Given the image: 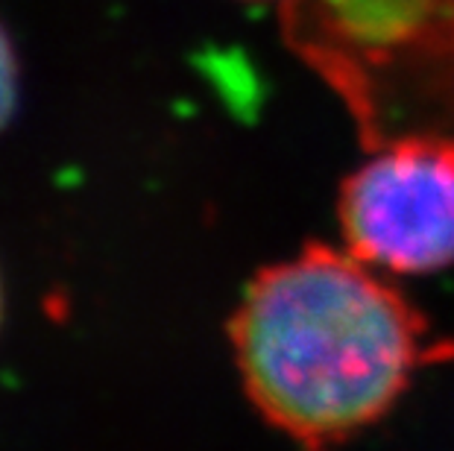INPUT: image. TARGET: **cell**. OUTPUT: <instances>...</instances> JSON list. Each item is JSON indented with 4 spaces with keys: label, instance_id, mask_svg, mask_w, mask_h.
<instances>
[{
    "label": "cell",
    "instance_id": "1",
    "mask_svg": "<svg viewBox=\"0 0 454 451\" xmlns=\"http://www.w3.org/2000/svg\"><path fill=\"white\" fill-rule=\"evenodd\" d=\"M244 387L305 451L370 428L442 358L422 314L349 249L308 244L261 270L231 316Z\"/></svg>",
    "mask_w": 454,
    "mask_h": 451
},
{
    "label": "cell",
    "instance_id": "2",
    "mask_svg": "<svg viewBox=\"0 0 454 451\" xmlns=\"http://www.w3.org/2000/svg\"><path fill=\"white\" fill-rule=\"evenodd\" d=\"M278 27L366 150L425 141L454 152V0H287Z\"/></svg>",
    "mask_w": 454,
    "mask_h": 451
},
{
    "label": "cell",
    "instance_id": "3",
    "mask_svg": "<svg viewBox=\"0 0 454 451\" xmlns=\"http://www.w3.org/2000/svg\"><path fill=\"white\" fill-rule=\"evenodd\" d=\"M340 188L343 246L387 273H434L454 264V152L395 141Z\"/></svg>",
    "mask_w": 454,
    "mask_h": 451
},
{
    "label": "cell",
    "instance_id": "4",
    "mask_svg": "<svg viewBox=\"0 0 454 451\" xmlns=\"http://www.w3.org/2000/svg\"><path fill=\"white\" fill-rule=\"evenodd\" d=\"M18 103V62L6 30L0 27V129L6 127Z\"/></svg>",
    "mask_w": 454,
    "mask_h": 451
},
{
    "label": "cell",
    "instance_id": "5",
    "mask_svg": "<svg viewBox=\"0 0 454 451\" xmlns=\"http://www.w3.org/2000/svg\"><path fill=\"white\" fill-rule=\"evenodd\" d=\"M276 4H278V6H285V4H287V0H276Z\"/></svg>",
    "mask_w": 454,
    "mask_h": 451
}]
</instances>
